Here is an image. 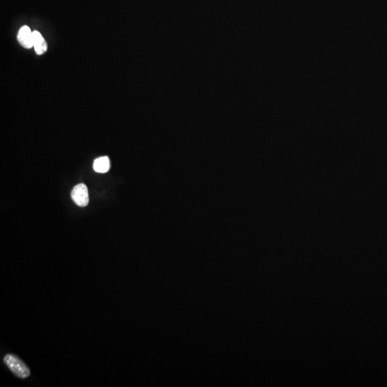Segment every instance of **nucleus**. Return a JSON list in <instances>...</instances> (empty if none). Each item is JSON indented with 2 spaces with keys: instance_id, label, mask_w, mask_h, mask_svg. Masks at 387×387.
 Here are the masks:
<instances>
[{
  "instance_id": "nucleus-1",
  "label": "nucleus",
  "mask_w": 387,
  "mask_h": 387,
  "mask_svg": "<svg viewBox=\"0 0 387 387\" xmlns=\"http://www.w3.org/2000/svg\"><path fill=\"white\" fill-rule=\"evenodd\" d=\"M4 363L18 378H26L30 375V369L27 365L15 355L7 354L4 358Z\"/></svg>"
},
{
  "instance_id": "nucleus-2",
  "label": "nucleus",
  "mask_w": 387,
  "mask_h": 387,
  "mask_svg": "<svg viewBox=\"0 0 387 387\" xmlns=\"http://www.w3.org/2000/svg\"><path fill=\"white\" fill-rule=\"evenodd\" d=\"M71 197L79 207H86L89 203V197L86 184H80L76 185L71 192Z\"/></svg>"
},
{
  "instance_id": "nucleus-3",
  "label": "nucleus",
  "mask_w": 387,
  "mask_h": 387,
  "mask_svg": "<svg viewBox=\"0 0 387 387\" xmlns=\"http://www.w3.org/2000/svg\"><path fill=\"white\" fill-rule=\"evenodd\" d=\"M18 40L20 45L25 48L30 49L33 47V33L28 26H23L20 29Z\"/></svg>"
},
{
  "instance_id": "nucleus-4",
  "label": "nucleus",
  "mask_w": 387,
  "mask_h": 387,
  "mask_svg": "<svg viewBox=\"0 0 387 387\" xmlns=\"http://www.w3.org/2000/svg\"><path fill=\"white\" fill-rule=\"evenodd\" d=\"M33 33V47L38 55H43L47 50L46 41L42 36L41 34L38 31Z\"/></svg>"
},
{
  "instance_id": "nucleus-5",
  "label": "nucleus",
  "mask_w": 387,
  "mask_h": 387,
  "mask_svg": "<svg viewBox=\"0 0 387 387\" xmlns=\"http://www.w3.org/2000/svg\"><path fill=\"white\" fill-rule=\"evenodd\" d=\"M110 169V161L107 157H100L94 161V170L98 173H106Z\"/></svg>"
}]
</instances>
